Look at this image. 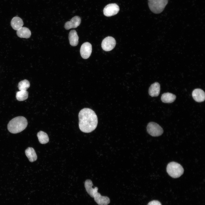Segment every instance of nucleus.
Wrapping results in <instances>:
<instances>
[{"label": "nucleus", "instance_id": "obj_1", "mask_svg": "<svg viewBox=\"0 0 205 205\" xmlns=\"http://www.w3.org/2000/svg\"><path fill=\"white\" fill-rule=\"evenodd\" d=\"M78 117L79 127L84 133H90L95 130L98 124L97 115L92 110L85 108L79 112Z\"/></svg>", "mask_w": 205, "mask_h": 205}, {"label": "nucleus", "instance_id": "obj_2", "mask_svg": "<svg viewBox=\"0 0 205 205\" xmlns=\"http://www.w3.org/2000/svg\"><path fill=\"white\" fill-rule=\"evenodd\" d=\"M27 124V121L26 118L23 116H19L13 118L9 122L7 125V128L11 133L17 134L25 129Z\"/></svg>", "mask_w": 205, "mask_h": 205}, {"label": "nucleus", "instance_id": "obj_3", "mask_svg": "<svg viewBox=\"0 0 205 205\" xmlns=\"http://www.w3.org/2000/svg\"><path fill=\"white\" fill-rule=\"evenodd\" d=\"M184 169L179 164L175 162H171L167 165V171L171 177L176 178L180 177L183 173Z\"/></svg>", "mask_w": 205, "mask_h": 205}, {"label": "nucleus", "instance_id": "obj_4", "mask_svg": "<svg viewBox=\"0 0 205 205\" xmlns=\"http://www.w3.org/2000/svg\"><path fill=\"white\" fill-rule=\"evenodd\" d=\"M168 2V0H148V5L150 9L155 14L161 13Z\"/></svg>", "mask_w": 205, "mask_h": 205}, {"label": "nucleus", "instance_id": "obj_5", "mask_svg": "<svg viewBox=\"0 0 205 205\" xmlns=\"http://www.w3.org/2000/svg\"><path fill=\"white\" fill-rule=\"evenodd\" d=\"M148 133L153 136H158L161 135L163 130L162 128L155 122H151L149 123L147 127Z\"/></svg>", "mask_w": 205, "mask_h": 205}, {"label": "nucleus", "instance_id": "obj_6", "mask_svg": "<svg viewBox=\"0 0 205 205\" xmlns=\"http://www.w3.org/2000/svg\"><path fill=\"white\" fill-rule=\"evenodd\" d=\"M116 44V41L114 38L111 36H108L103 40L101 46L103 50L109 51L112 50Z\"/></svg>", "mask_w": 205, "mask_h": 205}, {"label": "nucleus", "instance_id": "obj_7", "mask_svg": "<svg viewBox=\"0 0 205 205\" xmlns=\"http://www.w3.org/2000/svg\"><path fill=\"white\" fill-rule=\"evenodd\" d=\"M119 11V8L117 5L116 3H111L104 7L103 12L105 16L109 17L116 14Z\"/></svg>", "mask_w": 205, "mask_h": 205}, {"label": "nucleus", "instance_id": "obj_8", "mask_svg": "<svg viewBox=\"0 0 205 205\" xmlns=\"http://www.w3.org/2000/svg\"><path fill=\"white\" fill-rule=\"evenodd\" d=\"M92 46L88 42H85L81 45L80 53L82 57L84 59L88 58L90 56L92 52Z\"/></svg>", "mask_w": 205, "mask_h": 205}, {"label": "nucleus", "instance_id": "obj_9", "mask_svg": "<svg viewBox=\"0 0 205 205\" xmlns=\"http://www.w3.org/2000/svg\"><path fill=\"white\" fill-rule=\"evenodd\" d=\"M81 19L80 17L76 16L73 17L70 21L67 22L65 24L64 27L66 30L75 28L80 24Z\"/></svg>", "mask_w": 205, "mask_h": 205}, {"label": "nucleus", "instance_id": "obj_10", "mask_svg": "<svg viewBox=\"0 0 205 205\" xmlns=\"http://www.w3.org/2000/svg\"><path fill=\"white\" fill-rule=\"evenodd\" d=\"M93 184L92 181L89 179L87 180L85 182V186L88 193L93 198L98 192V188H92Z\"/></svg>", "mask_w": 205, "mask_h": 205}, {"label": "nucleus", "instance_id": "obj_11", "mask_svg": "<svg viewBox=\"0 0 205 205\" xmlns=\"http://www.w3.org/2000/svg\"><path fill=\"white\" fill-rule=\"evenodd\" d=\"M192 95L193 99L196 102H201L205 100V95L204 91L200 89H194L192 92Z\"/></svg>", "mask_w": 205, "mask_h": 205}, {"label": "nucleus", "instance_id": "obj_12", "mask_svg": "<svg viewBox=\"0 0 205 205\" xmlns=\"http://www.w3.org/2000/svg\"><path fill=\"white\" fill-rule=\"evenodd\" d=\"M160 84L156 82L152 84L149 89V94L152 97L158 96L160 92Z\"/></svg>", "mask_w": 205, "mask_h": 205}, {"label": "nucleus", "instance_id": "obj_13", "mask_svg": "<svg viewBox=\"0 0 205 205\" xmlns=\"http://www.w3.org/2000/svg\"><path fill=\"white\" fill-rule=\"evenodd\" d=\"M94 200L99 205H107L110 202L109 198L101 196L98 192L94 197Z\"/></svg>", "mask_w": 205, "mask_h": 205}, {"label": "nucleus", "instance_id": "obj_14", "mask_svg": "<svg viewBox=\"0 0 205 205\" xmlns=\"http://www.w3.org/2000/svg\"><path fill=\"white\" fill-rule=\"evenodd\" d=\"M69 39L70 44L72 46H76L78 43L79 37L75 30H71L69 34Z\"/></svg>", "mask_w": 205, "mask_h": 205}, {"label": "nucleus", "instance_id": "obj_15", "mask_svg": "<svg viewBox=\"0 0 205 205\" xmlns=\"http://www.w3.org/2000/svg\"><path fill=\"white\" fill-rule=\"evenodd\" d=\"M11 24L12 28L17 30L22 27L24 24L22 19L18 17H14L11 20Z\"/></svg>", "mask_w": 205, "mask_h": 205}, {"label": "nucleus", "instance_id": "obj_16", "mask_svg": "<svg viewBox=\"0 0 205 205\" xmlns=\"http://www.w3.org/2000/svg\"><path fill=\"white\" fill-rule=\"evenodd\" d=\"M17 34L20 38H27L30 37L31 32L28 28L22 27L17 30Z\"/></svg>", "mask_w": 205, "mask_h": 205}, {"label": "nucleus", "instance_id": "obj_17", "mask_svg": "<svg viewBox=\"0 0 205 205\" xmlns=\"http://www.w3.org/2000/svg\"><path fill=\"white\" fill-rule=\"evenodd\" d=\"M25 153L30 162H33L37 159V156L34 149L32 147H28L25 150Z\"/></svg>", "mask_w": 205, "mask_h": 205}, {"label": "nucleus", "instance_id": "obj_18", "mask_svg": "<svg viewBox=\"0 0 205 205\" xmlns=\"http://www.w3.org/2000/svg\"><path fill=\"white\" fill-rule=\"evenodd\" d=\"M176 96L169 93H165L161 96V99L162 102L165 103H171L176 99Z\"/></svg>", "mask_w": 205, "mask_h": 205}, {"label": "nucleus", "instance_id": "obj_19", "mask_svg": "<svg viewBox=\"0 0 205 205\" xmlns=\"http://www.w3.org/2000/svg\"><path fill=\"white\" fill-rule=\"evenodd\" d=\"M37 136L40 143L45 144L48 142L49 138L47 134L45 132L40 131L37 133Z\"/></svg>", "mask_w": 205, "mask_h": 205}, {"label": "nucleus", "instance_id": "obj_20", "mask_svg": "<svg viewBox=\"0 0 205 205\" xmlns=\"http://www.w3.org/2000/svg\"><path fill=\"white\" fill-rule=\"evenodd\" d=\"M17 100L19 101H24L28 97V93L26 91H20L17 92L16 96Z\"/></svg>", "mask_w": 205, "mask_h": 205}, {"label": "nucleus", "instance_id": "obj_21", "mask_svg": "<svg viewBox=\"0 0 205 205\" xmlns=\"http://www.w3.org/2000/svg\"><path fill=\"white\" fill-rule=\"evenodd\" d=\"M30 86L29 81L26 79L20 81L18 83V87L20 91H26Z\"/></svg>", "mask_w": 205, "mask_h": 205}, {"label": "nucleus", "instance_id": "obj_22", "mask_svg": "<svg viewBox=\"0 0 205 205\" xmlns=\"http://www.w3.org/2000/svg\"><path fill=\"white\" fill-rule=\"evenodd\" d=\"M147 205H162L161 203L158 201L153 200L149 202Z\"/></svg>", "mask_w": 205, "mask_h": 205}]
</instances>
